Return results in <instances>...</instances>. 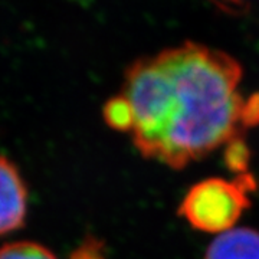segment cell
Returning <instances> with one entry per match:
<instances>
[{
	"label": "cell",
	"mask_w": 259,
	"mask_h": 259,
	"mask_svg": "<svg viewBox=\"0 0 259 259\" xmlns=\"http://www.w3.org/2000/svg\"><path fill=\"white\" fill-rule=\"evenodd\" d=\"M242 76L233 56L193 42L134 61L121 90L136 114L134 147L182 170L243 134Z\"/></svg>",
	"instance_id": "1"
},
{
	"label": "cell",
	"mask_w": 259,
	"mask_h": 259,
	"mask_svg": "<svg viewBox=\"0 0 259 259\" xmlns=\"http://www.w3.org/2000/svg\"><path fill=\"white\" fill-rule=\"evenodd\" d=\"M256 187V180L249 171L233 180L204 179L187 190L179 206V214L196 231L222 235L239 222Z\"/></svg>",
	"instance_id": "2"
},
{
	"label": "cell",
	"mask_w": 259,
	"mask_h": 259,
	"mask_svg": "<svg viewBox=\"0 0 259 259\" xmlns=\"http://www.w3.org/2000/svg\"><path fill=\"white\" fill-rule=\"evenodd\" d=\"M28 214V189L9 158L0 156V236L20 229Z\"/></svg>",
	"instance_id": "3"
},
{
	"label": "cell",
	"mask_w": 259,
	"mask_h": 259,
	"mask_svg": "<svg viewBox=\"0 0 259 259\" xmlns=\"http://www.w3.org/2000/svg\"><path fill=\"white\" fill-rule=\"evenodd\" d=\"M204 259H259V232L233 228L218 235L204 252Z\"/></svg>",
	"instance_id": "4"
},
{
	"label": "cell",
	"mask_w": 259,
	"mask_h": 259,
	"mask_svg": "<svg viewBox=\"0 0 259 259\" xmlns=\"http://www.w3.org/2000/svg\"><path fill=\"white\" fill-rule=\"evenodd\" d=\"M102 118L114 131L133 134L136 125V114L130 100L124 94L108 98L102 107Z\"/></svg>",
	"instance_id": "5"
},
{
	"label": "cell",
	"mask_w": 259,
	"mask_h": 259,
	"mask_svg": "<svg viewBox=\"0 0 259 259\" xmlns=\"http://www.w3.org/2000/svg\"><path fill=\"white\" fill-rule=\"evenodd\" d=\"M223 161L225 166L235 173L236 176L248 173L250 164V148L248 143L243 139V134L233 137L223 146Z\"/></svg>",
	"instance_id": "6"
},
{
	"label": "cell",
	"mask_w": 259,
	"mask_h": 259,
	"mask_svg": "<svg viewBox=\"0 0 259 259\" xmlns=\"http://www.w3.org/2000/svg\"><path fill=\"white\" fill-rule=\"evenodd\" d=\"M0 259H58L47 246L32 241L6 243L0 248Z\"/></svg>",
	"instance_id": "7"
},
{
	"label": "cell",
	"mask_w": 259,
	"mask_h": 259,
	"mask_svg": "<svg viewBox=\"0 0 259 259\" xmlns=\"http://www.w3.org/2000/svg\"><path fill=\"white\" fill-rule=\"evenodd\" d=\"M69 259H107L105 246L100 239L88 236L72 250Z\"/></svg>",
	"instance_id": "8"
},
{
	"label": "cell",
	"mask_w": 259,
	"mask_h": 259,
	"mask_svg": "<svg viewBox=\"0 0 259 259\" xmlns=\"http://www.w3.org/2000/svg\"><path fill=\"white\" fill-rule=\"evenodd\" d=\"M241 125L243 131L259 125V93L243 98L241 110Z\"/></svg>",
	"instance_id": "9"
},
{
	"label": "cell",
	"mask_w": 259,
	"mask_h": 259,
	"mask_svg": "<svg viewBox=\"0 0 259 259\" xmlns=\"http://www.w3.org/2000/svg\"><path fill=\"white\" fill-rule=\"evenodd\" d=\"M210 2L222 8L225 12H232V13H239L245 10L249 3V0H210Z\"/></svg>",
	"instance_id": "10"
}]
</instances>
